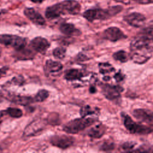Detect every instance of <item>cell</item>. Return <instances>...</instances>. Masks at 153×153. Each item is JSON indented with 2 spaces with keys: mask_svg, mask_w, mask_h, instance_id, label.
Instances as JSON below:
<instances>
[{
  "mask_svg": "<svg viewBox=\"0 0 153 153\" xmlns=\"http://www.w3.org/2000/svg\"><path fill=\"white\" fill-rule=\"evenodd\" d=\"M133 115L140 122L149 123L153 121V112L145 109H136L133 110Z\"/></svg>",
  "mask_w": 153,
  "mask_h": 153,
  "instance_id": "2e32d148",
  "label": "cell"
},
{
  "mask_svg": "<svg viewBox=\"0 0 153 153\" xmlns=\"http://www.w3.org/2000/svg\"><path fill=\"white\" fill-rule=\"evenodd\" d=\"M66 14V10L63 1L49 6L47 8L45 12V16L46 18L50 20L58 18L61 15Z\"/></svg>",
  "mask_w": 153,
  "mask_h": 153,
  "instance_id": "9c48e42d",
  "label": "cell"
},
{
  "mask_svg": "<svg viewBox=\"0 0 153 153\" xmlns=\"http://www.w3.org/2000/svg\"><path fill=\"white\" fill-rule=\"evenodd\" d=\"M73 137L67 135H54L50 138L51 144L61 149H67L72 146L74 143Z\"/></svg>",
  "mask_w": 153,
  "mask_h": 153,
  "instance_id": "52a82bcc",
  "label": "cell"
},
{
  "mask_svg": "<svg viewBox=\"0 0 153 153\" xmlns=\"http://www.w3.org/2000/svg\"><path fill=\"white\" fill-rule=\"evenodd\" d=\"M131 1H133L137 4H142V5L153 4V0H131Z\"/></svg>",
  "mask_w": 153,
  "mask_h": 153,
  "instance_id": "f546056e",
  "label": "cell"
},
{
  "mask_svg": "<svg viewBox=\"0 0 153 153\" xmlns=\"http://www.w3.org/2000/svg\"><path fill=\"white\" fill-rule=\"evenodd\" d=\"M99 66L100 72L103 74L109 73L113 71H115V69L108 63H99Z\"/></svg>",
  "mask_w": 153,
  "mask_h": 153,
  "instance_id": "4316f807",
  "label": "cell"
},
{
  "mask_svg": "<svg viewBox=\"0 0 153 153\" xmlns=\"http://www.w3.org/2000/svg\"><path fill=\"white\" fill-rule=\"evenodd\" d=\"M66 8L67 14L71 15L78 14L81 10L79 3L75 0H65L63 1Z\"/></svg>",
  "mask_w": 153,
  "mask_h": 153,
  "instance_id": "ac0fdd59",
  "label": "cell"
},
{
  "mask_svg": "<svg viewBox=\"0 0 153 153\" xmlns=\"http://www.w3.org/2000/svg\"><path fill=\"white\" fill-rule=\"evenodd\" d=\"M122 117L123 118L124 126L131 133L145 134L153 132L152 124L148 126L137 123L134 122L129 116L124 113H122Z\"/></svg>",
  "mask_w": 153,
  "mask_h": 153,
  "instance_id": "277c9868",
  "label": "cell"
},
{
  "mask_svg": "<svg viewBox=\"0 0 153 153\" xmlns=\"http://www.w3.org/2000/svg\"><path fill=\"white\" fill-rule=\"evenodd\" d=\"M96 112L95 110H93L90 106L87 105L83 106L80 110V114L82 117H85L88 115L93 114Z\"/></svg>",
  "mask_w": 153,
  "mask_h": 153,
  "instance_id": "83f0119b",
  "label": "cell"
},
{
  "mask_svg": "<svg viewBox=\"0 0 153 153\" xmlns=\"http://www.w3.org/2000/svg\"><path fill=\"white\" fill-rule=\"evenodd\" d=\"M30 46L36 52L45 53L50 47V44L48 41L42 37L38 36L33 38L30 42Z\"/></svg>",
  "mask_w": 153,
  "mask_h": 153,
  "instance_id": "5bb4252c",
  "label": "cell"
},
{
  "mask_svg": "<svg viewBox=\"0 0 153 153\" xmlns=\"http://www.w3.org/2000/svg\"><path fill=\"white\" fill-rule=\"evenodd\" d=\"M113 58L117 61H120L121 63H124L128 60V56L125 51L120 50L113 54Z\"/></svg>",
  "mask_w": 153,
  "mask_h": 153,
  "instance_id": "cb8c5ba5",
  "label": "cell"
},
{
  "mask_svg": "<svg viewBox=\"0 0 153 153\" xmlns=\"http://www.w3.org/2000/svg\"><path fill=\"white\" fill-rule=\"evenodd\" d=\"M65 78L68 81L81 79L84 76V73L78 69H69L65 72Z\"/></svg>",
  "mask_w": 153,
  "mask_h": 153,
  "instance_id": "44dd1931",
  "label": "cell"
},
{
  "mask_svg": "<svg viewBox=\"0 0 153 153\" xmlns=\"http://www.w3.org/2000/svg\"><path fill=\"white\" fill-rule=\"evenodd\" d=\"M134 146V144L132 143H125L123 145V149L124 150H130Z\"/></svg>",
  "mask_w": 153,
  "mask_h": 153,
  "instance_id": "1f68e13d",
  "label": "cell"
},
{
  "mask_svg": "<svg viewBox=\"0 0 153 153\" xmlns=\"http://www.w3.org/2000/svg\"><path fill=\"white\" fill-rule=\"evenodd\" d=\"M114 1L117 2H120V3H122L125 5L130 4V2L131 1V0H114Z\"/></svg>",
  "mask_w": 153,
  "mask_h": 153,
  "instance_id": "e575fe53",
  "label": "cell"
},
{
  "mask_svg": "<svg viewBox=\"0 0 153 153\" xmlns=\"http://www.w3.org/2000/svg\"><path fill=\"white\" fill-rule=\"evenodd\" d=\"M100 149L102 150L105 151L112 150V149H114V144L110 142H106L102 145Z\"/></svg>",
  "mask_w": 153,
  "mask_h": 153,
  "instance_id": "f1b7e54d",
  "label": "cell"
},
{
  "mask_svg": "<svg viewBox=\"0 0 153 153\" xmlns=\"http://www.w3.org/2000/svg\"><path fill=\"white\" fill-rule=\"evenodd\" d=\"M153 42V26L144 27L133 39L130 44L131 50L148 47Z\"/></svg>",
  "mask_w": 153,
  "mask_h": 153,
  "instance_id": "7a4b0ae2",
  "label": "cell"
},
{
  "mask_svg": "<svg viewBox=\"0 0 153 153\" xmlns=\"http://www.w3.org/2000/svg\"><path fill=\"white\" fill-rule=\"evenodd\" d=\"M106 128L102 124H99L92 127L88 131V136L91 138H100L105 133Z\"/></svg>",
  "mask_w": 153,
  "mask_h": 153,
  "instance_id": "ffe728a7",
  "label": "cell"
},
{
  "mask_svg": "<svg viewBox=\"0 0 153 153\" xmlns=\"http://www.w3.org/2000/svg\"><path fill=\"white\" fill-rule=\"evenodd\" d=\"M131 53L130 54L131 60L136 63L142 64L147 62L151 57V53L152 52L150 49V45L148 48L131 50Z\"/></svg>",
  "mask_w": 153,
  "mask_h": 153,
  "instance_id": "ba28073f",
  "label": "cell"
},
{
  "mask_svg": "<svg viewBox=\"0 0 153 153\" xmlns=\"http://www.w3.org/2000/svg\"><path fill=\"white\" fill-rule=\"evenodd\" d=\"M124 20L133 27H140L145 25L146 17L141 13L133 12L124 16Z\"/></svg>",
  "mask_w": 153,
  "mask_h": 153,
  "instance_id": "8fae6325",
  "label": "cell"
},
{
  "mask_svg": "<svg viewBox=\"0 0 153 153\" xmlns=\"http://www.w3.org/2000/svg\"><path fill=\"white\" fill-rule=\"evenodd\" d=\"M78 59L79 60H82V61H83V60L84 61V60H86L88 59L87 57L82 54H79L78 55Z\"/></svg>",
  "mask_w": 153,
  "mask_h": 153,
  "instance_id": "836d02e7",
  "label": "cell"
},
{
  "mask_svg": "<svg viewBox=\"0 0 153 153\" xmlns=\"http://www.w3.org/2000/svg\"><path fill=\"white\" fill-rule=\"evenodd\" d=\"M44 123L41 120H35L30 123L26 128L23 135L26 137H30L35 135L44 128Z\"/></svg>",
  "mask_w": 153,
  "mask_h": 153,
  "instance_id": "9a60e30c",
  "label": "cell"
},
{
  "mask_svg": "<svg viewBox=\"0 0 153 153\" xmlns=\"http://www.w3.org/2000/svg\"><path fill=\"white\" fill-rule=\"evenodd\" d=\"M27 41L25 38L17 35L2 34L0 35V44L6 47H12L19 50L26 47Z\"/></svg>",
  "mask_w": 153,
  "mask_h": 153,
  "instance_id": "5b68a950",
  "label": "cell"
},
{
  "mask_svg": "<svg viewBox=\"0 0 153 153\" xmlns=\"http://www.w3.org/2000/svg\"><path fill=\"white\" fill-rule=\"evenodd\" d=\"M24 14L33 23L43 26L45 24V20L42 15L32 8H25L24 10Z\"/></svg>",
  "mask_w": 153,
  "mask_h": 153,
  "instance_id": "7c38bea8",
  "label": "cell"
},
{
  "mask_svg": "<svg viewBox=\"0 0 153 153\" xmlns=\"http://www.w3.org/2000/svg\"><path fill=\"white\" fill-rule=\"evenodd\" d=\"M5 111L7 114H8L11 117L14 118H20L23 115L22 111L20 109L17 108L10 107L6 109Z\"/></svg>",
  "mask_w": 153,
  "mask_h": 153,
  "instance_id": "603a6c76",
  "label": "cell"
},
{
  "mask_svg": "<svg viewBox=\"0 0 153 153\" xmlns=\"http://www.w3.org/2000/svg\"><path fill=\"white\" fill-rule=\"evenodd\" d=\"M102 92L104 96L109 100H115L120 97L123 88L118 85H112L109 84H101Z\"/></svg>",
  "mask_w": 153,
  "mask_h": 153,
  "instance_id": "8992f818",
  "label": "cell"
},
{
  "mask_svg": "<svg viewBox=\"0 0 153 153\" xmlns=\"http://www.w3.org/2000/svg\"><path fill=\"white\" fill-rule=\"evenodd\" d=\"M66 49L64 47H57L53 51V55L54 57L59 59H63L66 56Z\"/></svg>",
  "mask_w": 153,
  "mask_h": 153,
  "instance_id": "484cf974",
  "label": "cell"
},
{
  "mask_svg": "<svg viewBox=\"0 0 153 153\" xmlns=\"http://www.w3.org/2000/svg\"><path fill=\"white\" fill-rule=\"evenodd\" d=\"M1 52H2V50H1V48H0V56H1Z\"/></svg>",
  "mask_w": 153,
  "mask_h": 153,
  "instance_id": "ab89813d",
  "label": "cell"
},
{
  "mask_svg": "<svg viewBox=\"0 0 153 153\" xmlns=\"http://www.w3.org/2000/svg\"><path fill=\"white\" fill-rule=\"evenodd\" d=\"M150 49H151V51H153V45H152V46H151V45H150Z\"/></svg>",
  "mask_w": 153,
  "mask_h": 153,
  "instance_id": "f35d334b",
  "label": "cell"
},
{
  "mask_svg": "<svg viewBox=\"0 0 153 153\" xmlns=\"http://www.w3.org/2000/svg\"><path fill=\"white\" fill-rule=\"evenodd\" d=\"M90 93H94L95 91H96V88L94 87H90Z\"/></svg>",
  "mask_w": 153,
  "mask_h": 153,
  "instance_id": "8d00e7d4",
  "label": "cell"
},
{
  "mask_svg": "<svg viewBox=\"0 0 153 153\" xmlns=\"http://www.w3.org/2000/svg\"><path fill=\"white\" fill-rule=\"evenodd\" d=\"M3 96L5 99L12 102L13 103L23 105V106L29 105L33 102V100H34V99L32 97L29 96H22V95L10 93H7L5 94H4Z\"/></svg>",
  "mask_w": 153,
  "mask_h": 153,
  "instance_id": "4fadbf2b",
  "label": "cell"
},
{
  "mask_svg": "<svg viewBox=\"0 0 153 153\" xmlns=\"http://www.w3.org/2000/svg\"><path fill=\"white\" fill-rule=\"evenodd\" d=\"M62 69L63 65L61 63L52 60H47L44 67L45 74L47 76L59 73Z\"/></svg>",
  "mask_w": 153,
  "mask_h": 153,
  "instance_id": "e0dca14e",
  "label": "cell"
},
{
  "mask_svg": "<svg viewBox=\"0 0 153 153\" xmlns=\"http://www.w3.org/2000/svg\"><path fill=\"white\" fill-rule=\"evenodd\" d=\"M32 2L34 3H41L44 0H30Z\"/></svg>",
  "mask_w": 153,
  "mask_h": 153,
  "instance_id": "74e56055",
  "label": "cell"
},
{
  "mask_svg": "<svg viewBox=\"0 0 153 153\" xmlns=\"http://www.w3.org/2000/svg\"><path fill=\"white\" fill-rule=\"evenodd\" d=\"M8 70V66H4L0 68V79L7 73V71Z\"/></svg>",
  "mask_w": 153,
  "mask_h": 153,
  "instance_id": "d6a6232c",
  "label": "cell"
},
{
  "mask_svg": "<svg viewBox=\"0 0 153 153\" xmlns=\"http://www.w3.org/2000/svg\"><path fill=\"white\" fill-rule=\"evenodd\" d=\"M103 36L105 39L111 42H116L127 38L124 32L120 28L115 26L109 27L105 30Z\"/></svg>",
  "mask_w": 153,
  "mask_h": 153,
  "instance_id": "30bf717a",
  "label": "cell"
},
{
  "mask_svg": "<svg viewBox=\"0 0 153 153\" xmlns=\"http://www.w3.org/2000/svg\"><path fill=\"white\" fill-rule=\"evenodd\" d=\"M16 51L18 52L17 57L20 59H30L34 57L32 52L28 49H25V47L21 50H16Z\"/></svg>",
  "mask_w": 153,
  "mask_h": 153,
  "instance_id": "7402d4cb",
  "label": "cell"
},
{
  "mask_svg": "<svg viewBox=\"0 0 153 153\" xmlns=\"http://www.w3.org/2000/svg\"><path fill=\"white\" fill-rule=\"evenodd\" d=\"M122 10L123 7L120 5L112 6L106 9L91 8L84 12L83 17L90 22L97 20H105L116 16Z\"/></svg>",
  "mask_w": 153,
  "mask_h": 153,
  "instance_id": "6da1fadb",
  "label": "cell"
},
{
  "mask_svg": "<svg viewBox=\"0 0 153 153\" xmlns=\"http://www.w3.org/2000/svg\"><path fill=\"white\" fill-rule=\"evenodd\" d=\"M114 78L117 82H119V81H121L124 79V76L121 74V72L119 71V72H118L115 74V75L114 76Z\"/></svg>",
  "mask_w": 153,
  "mask_h": 153,
  "instance_id": "4dcf8cb0",
  "label": "cell"
},
{
  "mask_svg": "<svg viewBox=\"0 0 153 153\" xmlns=\"http://www.w3.org/2000/svg\"><path fill=\"white\" fill-rule=\"evenodd\" d=\"M94 118L81 117L72 120L67 123L63 127V130L67 133L76 134L90 127L96 122Z\"/></svg>",
  "mask_w": 153,
  "mask_h": 153,
  "instance_id": "3957f363",
  "label": "cell"
},
{
  "mask_svg": "<svg viewBox=\"0 0 153 153\" xmlns=\"http://www.w3.org/2000/svg\"><path fill=\"white\" fill-rule=\"evenodd\" d=\"M5 114H6L5 111H0V124L2 123V118L4 117Z\"/></svg>",
  "mask_w": 153,
  "mask_h": 153,
  "instance_id": "d590c367",
  "label": "cell"
},
{
  "mask_svg": "<svg viewBox=\"0 0 153 153\" xmlns=\"http://www.w3.org/2000/svg\"><path fill=\"white\" fill-rule=\"evenodd\" d=\"M59 29L61 32L68 36H76L81 34L80 30L72 23H63L60 25Z\"/></svg>",
  "mask_w": 153,
  "mask_h": 153,
  "instance_id": "d6986e66",
  "label": "cell"
},
{
  "mask_svg": "<svg viewBox=\"0 0 153 153\" xmlns=\"http://www.w3.org/2000/svg\"><path fill=\"white\" fill-rule=\"evenodd\" d=\"M49 96V92L44 89L40 90L38 91L35 96L34 100L36 102H42L45 100Z\"/></svg>",
  "mask_w": 153,
  "mask_h": 153,
  "instance_id": "d4e9b609",
  "label": "cell"
}]
</instances>
